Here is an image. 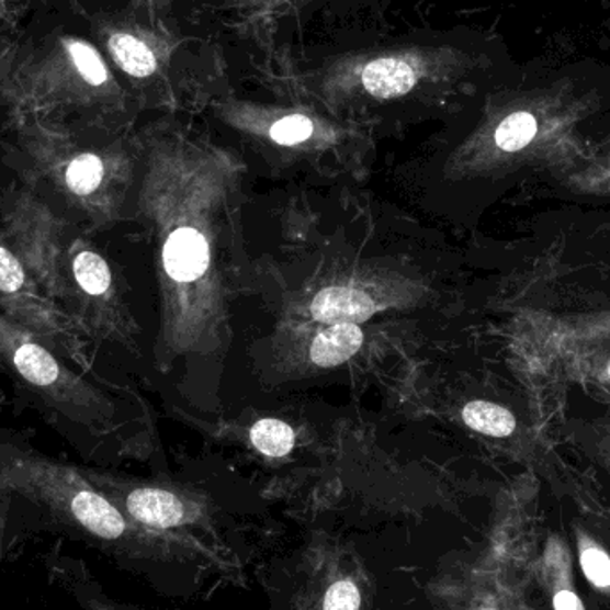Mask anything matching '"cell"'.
<instances>
[{"instance_id": "5b68a950", "label": "cell", "mask_w": 610, "mask_h": 610, "mask_svg": "<svg viewBox=\"0 0 610 610\" xmlns=\"http://www.w3.org/2000/svg\"><path fill=\"white\" fill-rule=\"evenodd\" d=\"M0 353L15 368L20 377L48 396L68 415L77 416V407L87 406L88 387L36 343L27 332L0 316Z\"/></svg>"}, {"instance_id": "8fae6325", "label": "cell", "mask_w": 610, "mask_h": 610, "mask_svg": "<svg viewBox=\"0 0 610 610\" xmlns=\"http://www.w3.org/2000/svg\"><path fill=\"white\" fill-rule=\"evenodd\" d=\"M463 420L470 429L492 438H507L516 430L515 416L492 402H470L463 409Z\"/></svg>"}, {"instance_id": "7402d4cb", "label": "cell", "mask_w": 610, "mask_h": 610, "mask_svg": "<svg viewBox=\"0 0 610 610\" xmlns=\"http://www.w3.org/2000/svg\"><path fill=\"white\" fill-rule=\"evenodd\" d=\"M609 375H610V368H609Z\"/></svg>"}, {"instance_id": "6da1fadb", "label": "cell", "mask_w": 610, "mask_h": 610, "mask_svg": "<svg viewBox=\"0 0 610 610\" xmlns=\"http://www.w3.org/2000/svg\"><path fill=\"white\" fill-rule=\"evenodd\" d=\"M0 486L44 507L56 523L118 557L195 564L172 543L139 529L74 467L25 453L0 458Z\"/></svg>"}, {"instance_id": "7c38bea8", "label": "cell", "mask_w": 610, "mask_h": 610, "mask_svg": "<svg viewBox=\"0 0 610 610\" xmlns=\"http://www.w3.org/2000/svg\"><path fill=\"white\" fill-rule=\"evenodd\" d=\"M250 441L262 455L282 459L295 449V430L276 418H264L250 429Z\"/></svg>"}, {"instance_id": "9c48e42d", "label": "cell", "mask_w": 610, "mask_h": 610, "mask_svg": "<svg viewBox=\"0 0 610 610\" xmlns=\"http://www.w3.org/2000/svg\"><path fill=\"white\" fill-rule=\"evenodd\" d=\"M363 341L364 332L358 324L330 325L310 344V359L316 366H339L359 352Z\"/></svg>"}, {"instance_id": "d6986e66", "label": "cell", "mask_w": 610, "mask_h": 610, "mask_svg": "<svg viewBox=\"0 0 610 610\" xmlns=\"http://www.w3.org/2000/svg\"><path fill=\"white\" fill-rule=\"evenodd\" d=\"M25 286L24 268L19 259L0 244V291L5 295H15Z\"/></svg>"}, {"instance_id": "3957f363", "label": "cell", "mask_w": 610, "mask_h": 610, "mask_svg": "<svg viewBox=\"0 0 610 610\" xmlns=\"http://www.w3.org/2000/svg\"><path fill=\"white\" fill-rule=\"evenodd\" d=\"M290 610H375L372 577L350 541L325 532L310 535Z\"/></svg>"}, {"instance_id": "7a4b0ae2", "label": "cell", "mask_w": 610, "mask_h": 610, "mask_svg": "<svg viewBox=\"0 0 610 610\" xmlns=\"http://www.w3.org/2000/svg\"><path fill=\"white\" fill-rule=\"evenodd\" d=\"M84 475L134 524L187 552L196 566L211 567L229 578L241 575L238 555L219 534L205 501L172 487Z\"/></svg>"}, {"instance_id": "4fadbf2b", "label": "cell", "mask_w": 610, "mask_h": 610, "mask_svg": "<svg viewBox=\"0 0 610 610\" xmlns=\"http://www.w3.org/2000/svg\"><path fill=\"white\" fill-rule=\"evenodd\" d=\"M111 53L125 72L134 77H147L156 70L152 50L129 34H115L110 42Z\"/></svg>"}, {"instance_id": "44dd1931", "label": "cell", "mask_w": 610, "mask_h": 610, "mask_svg": "<svg viewBox=\"0 0 610 610\" xmlns=\"http://www.w3.org/2000/svg\"><path fill=\"white\" fill-rule=\"evenodd\" d=\"M0 527H2V521H0Z\"/></svg>"}, {"instance_id": "ffe728a7", "label": "cell", "mask_w": 610, "mask_h": 610, "mask_svg": "<svg viewBox=\"0 0 610 610\" xmlns=\"http://www.w3.org/2000/svg\"><path fill=\"white\" fill-rule=\"evenodd\" d=\"M82 607L84 610H145L139 607L127 606V603H120V601L111 600L104 595H90L84 592L81 595Z\"/></svg>"}, {"instance_id": "2e32d148", "label": "cell", "mask_w": 610, "mask_h": 610, "mask_svg": "<svg viewBox=\"0 0 610 610\" xmlns=\"http://www.w3.org/2000/svg\"><path fill=\"white\" fill-rule=\"evenodd\" d=\"M104 179V165L93 154H82L67 168V184L76 195H91L101 187Z\"/></svg>"}, {"instance_id": "5bb4252c", "label": "cell", "mask_w": 610, "mask_h": 610, "mask_svg": "<svg viewBox=\"0 0 610 610\" xmlns=\"http://www.w3.org/2000/svg\"><path fill=\"white\" fill-rule=\"evenodd\" d=\"M74 276L77 284L87 291L88 295H104L111 286V270L108 262L91 250H81L74 258Z\"/></svg>"}, {"instance_id": "52a82bcc", "label": "cell", "mask_w": 610, "mask_h": 610, "mask_svg": "<svg viewBox=\"0 0 610 610\" xmlns=\"http://www.w3.org/2000/svg\"><path fill=\"white\" fill-rule=\"evenodd\" d=\"M377 309V302L358 287H325L310 302V316L320 324H361Z\"/></svg>"}, {"instance_id": "277c9868", "label": "cell", "mask_w": 610, "mask_h": 610, "mask_svg": "<svg viewBox=\"0 0 610 610\" xmlns=\"http://www.w3.org/2000/svg\"><path fill=\"white\" fill-rule=\"evenodd\" d=\"M430 610H538L487 552L444 558L427 584Z\"/></svg>"}, {"instance_id": "e0dca14e", "label": "cell", "mask_w": 610, "mask_h": 610, "mask_svg": "<svg viewBox=\"0 0 610 610\" xmlns=\"http://www.w3.org/2000/svg\"><path fill=\"white\" fill-rule=\"evenodd\" d=\"M315 133V125L307 116L293 115L279 120L272 129L270 136L273 142L279 145H298L305 139H309Z\"/></svg>"}, {"instance_id": "8992f818", "label": "cell", "mask_w": 610, "mask_h": 610, "mask_svg": "<svg viewBox=\"0 0 610 610\" xmlns=\"http://www.w3.org/2000/svg\"><path fill=\"white\" fill-rule=\"evenodd\" d=\"M538 566L541 595L549 598L550 609L586 610L573 581L572 558L563 539L558 535H550L546 539Z\"/></svg>"}, {"instance_id": "30bf717a", "label": "cell", "mask_w": 610, "mask_h": 610, "mask_svg": "<svg viewBox=\"0 0 610 610\" xmlns=\"http://www.w3.org/2000/svg\"><path fill=\"white\" fill-rule=\"evenodd\" d=\"M361 79L364 88L373 97L393 99V97L404 95L415 87L418 74L415 67L404 59L384 58L366 65Z\"/></svg>"}, {"instance_id": "ac0fdd59", "label": "cell", "mask_w": 610, "mask_h": 610, "mask_svg": "<svg viewBox=\"0 0 610 610\" xmlns=\"http://www.w3.org/2000/svg\"><path fill=\"white\" fill-rule=\"evenodd\" d=\"M70 54H72L77 70L88 82L95 84V87L104 84L105 79H108V70H105L102 59L99 58V54L90 45L74 42L70 45Z\"/></svg>"}, {"instance_id": "ba28073f", "label": "cell", "mask_w": 610, "mask_h": 610, "mask_svg": "<svg viewBox=\"0 0 610 610\" xmlns=\"http://www.w3.org/2000/svg\"><path fill=\"white\" fill-rule=\"evenodd\" d=\"M162 262L173 281H196L210 264L207 239L191 227L173 230L162 248Z\"/></svg>"}, {"instance_id": "9a60e30c", "label": "cell", "mask_w": 610, "mask_h": 610, "mask_svg": "<svg viewBox=\"0 0 610 610\" xmlns=\"http://www.w3.org/2000/svg\"><path fill=\"white\" fill-rule=\"evenodd\" d=\"M538 133V122L530 113H515L507 116L496 129V145L506 152H518L534 139Z\"/></svg>"}]
</instances>
